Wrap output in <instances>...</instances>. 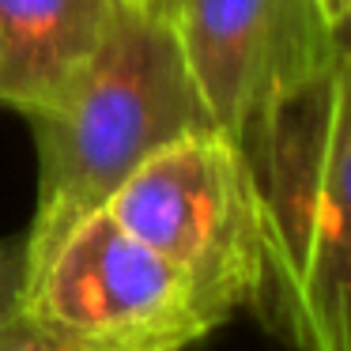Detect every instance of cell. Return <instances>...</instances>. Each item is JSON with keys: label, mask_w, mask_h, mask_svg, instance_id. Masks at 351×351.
<instances>
[{"label": "cell", "mask_w": 351, "mask_h": 351, "mask_svg": "<svg viewBox=\"0 0 351 351\" xmlns=\"http://www.w3.org/2000/svg\"><path fill=\"white\" fill-rule=\"evenodd\" d=\"M27 121L38 144V204L23 234L27 283L147 155L185 132L215 129L170 16L144 0H121L91 61Z\"/></svg>", "instance_id": "6da1fadb"}, {"label": "cell", "mask_w": 351, "mask_h": 351, "mask_svg": "<svg viewBox=\"0 0 351 351\" xmlns=\"http://www.w3.org/2000/svg\"><path fill=\"white\" fill-rule=\"evenodd\" d=\"M242 152L265 230L257 310L295 351H351V19L325 72Z\"/></svg>", "instance_id": "7a4b0ae2"}, {"label": "cell", "mask_w": 351, "mask_h": 351, "mask_svg": "<svg viewBox=\"0 0 351 351\" xmlns=\"http://www.w3.org/2000/svg\"><path fill=\"white\" fill-rule=\"evenodd\" d=\"M106 212L185 276L215 321L257 306L265 230L242 144L197 129L162 144L110 197Z\"/></svg>", "instance_id": "3957f363"}, {"label": "cell", "mask_w": 351, "mask_h": 351, "mask_svg": "<svg viewBox=\"0 0 351 351\" xmlns=\"http://www.w3.org/2000/svg\"><path fill=\"white\" fill-rule=\"evenodd\" d=\"M23 310L84 351H189L219 328L185 276L106 208L57 242Z\"/></svg>", "instance_id": "277c9868"}, {"label": "cell", "mask_w": 351, "mask_h": 351, "mask_svg": "<svg viewBox=\"0 0 351 351\" xmlns=\"http://www.w3.org/2000/svg\"><path fill=\"white\" fill-rule=\"evenodd\" d=\"M167 16L212 125L242 147L336 49L317 0H174Z\"/></svg>", "instance_id": "5b68a950"}, {"label": "cell", "mask_w": 351, "mask_h": 351, "mask_svg": "<svg viewBox=\"0 0 351 351\" xmlns=\"http://www.w3.org/2000/svg\"><path fill=\"white\" fill-rule=\"evenodd\" d=\"M121 0H0V106L34 114L106 38Z\"/></svg>", "instance_id": "8992f818"}, {"label": "cell", "mask_w": 351, "mask_h": 351, "mask_svg": "<svg viewBox=\"0 0 351 351\" xmlns=\"http://www.w3.org/2000/svg\"><path fill=\"white\" fill-rule=\"evenodd\" d=\"M0 351H84V348L69 343L64 336L42 325L38 317L19 310L8 321H0Z\"/></svg>", "instance_id": "52a82bcc"}, {"label": "cell", "mask_w": 351, "mask_h": 351, "mask_svg": "<svg viewBox=\"0 0 351 351\" xmlns=\"http://www.w3.org/2000/svg\"><path fill=\"white\" fill-rule=\"evenodd\" d=\"M27 298V238H0V321L23 310Z\"/></svg>", "instance_id": "ba28073f"}, {"label": "cell", "mask_w": 351, "mask_h": 351, "mask_svg": "<svg viewBox=\"0 0 351 351\" xmlns=\"http://www.w3.org/2000/svg\"><path fill=\"white\" fill-rule=\"evenodd\" d=\"M317 4H321V12H325V19L336 27V31H340V27L351 19V0H317Z\"/></svg>", "instance_id": "9c48e42d"}, {"label": "cell", "mask_w": 351, "mask_h": 351, "mask_svg": "<svg viewBox=\"0 0 351 351\" xmlns=\"http://www.w3.org/2000/svg\"><path fill=\"white\" fill-rule=\"evenodd\" d=\"M144 4H147V8H155V12H162V16L174 8V0H144Z\"/></svg>", "instance_id": "30bf717a"}]
</instances>
